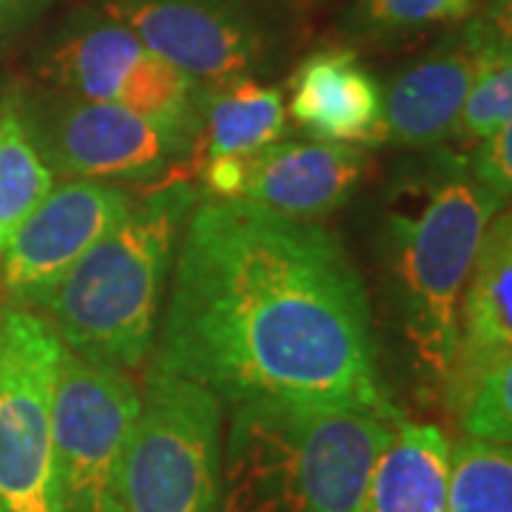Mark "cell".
<instances>
[{
	"label": "cell",
	"mask_w": 512,
	"mask_h": 512,
	"mask_svg": "<svg viewBox=\"0 0 512 512\" xmlns=\"http://www.w3.org/2000/svg\"><path fill=\"white\" fill-rule=\"evenodd\" d=\"M484 20L441 40L382 92L387 140L404 148H441L456 137L461 106L476 72Z\"/></svg>",
	"instance_id": "5bb4252c"
},
{
	"label": "cell",
	"mask_w": 512,
	"mask_h": 512,
	"mask_svg": "<svg viewBox=\"0 0 512 512\" xmlns=\"http://www.w3.org/2000/svg\"><path fill=\"white\" fill-rule=\"evenodd\" d=\"M185 177L163 180L35 302L66 348L140 367L157 345L165 282L197 205Z\"/></svg>",
	"instance_id": "277c9868"
},
{
	"label": "cell",
	"mask_w": 512,
	"mask_h": 512,
	"mask_svg": "<svg viewBox=\"0 0 512 512\" xmlns=\"http://www.w3.org/2000/svg\"><path fill=\"white\" fill-rule=\"evenodd\" d=\"M143 390L126 367L60 350L52 390V444L63 512H111L120 458Z\"/></svg>",
	"instance_id": "ba28073f"
},
{
	"label": "cell",
	"mask_w": 512,
	"mask_h": 512,
	"mask_svg": "<svg viewBox=\"0 0 512 512\" xmlns=\"http://www.w3.org/2000/svg\"><path fill=\"white\" fill-rule=\"evenodd\" d=\"M171 271L157 370L234 407H390L362 276L319 222L197 202Z\"/></svg>",
	"instance_id": "6da1fadb"
},
{
	"label": "cell",
	"mask_w": 512,
	"mask_h": 512,
	"mask_svg": "<svg viewBox=\"0 0 512 512\" xmlns=\"http://www.w3.org/2000/svg\"><path fill=\"white\" fill-rule=\"evenodd\" d=\"M60 350L43 313L0 308V512H63L52 444Z\"/></svg>",
	"instance_id": "8992f818"
},
{
	"label": "cell",
	"mask_w": 512,
	"mask_h": 512,
	"mask_svg": "<svg viewBox=\"0 0 512 512\" xmlns=\"http://www.w3.org/2000/svg\"><path fill=\"white\" fill-rule=\"evenodd\" d=\"M461 433L470 439L510 444L512 439V356L498 365L470 390L456 410Z\"/></svg>",
	"instance_id": "7402d4cb"
},
{
	"label": "cell",
	"mask_w": 512,
	"mask_h": 512,
	"mask_svg": "<svg viewBox=\"0 0 512 512\" xmlns=\"http://www.w3.org/2000/svg\"><path fill=\"white\" fill-rule=\"evenodd\" d=\"M478 183L467 154L433 148V157L404 168L384 214V262L393 319L416 379L444 393L456 348L458 299L487 225L501 211Z\"/></svg>",
	"instance_id": "7a4b0ae2"
},
{
	"label": "cell",
	"mask_w": 512,
	"mask_h": 512,
	"mask_svg": "<svg viewBox=\"0 0 512 512\" xmlns=\"http://www.w3.org/2000/svg\"><path fill=\"white\" fill-rule=\"evenodd\" d=\"M200 117L205 154L254 157L288 131L285 97L254 77H237L217 86H200Z\"/></svg>",
	"instance_id": "e0dca14e"
},
{
	"label": "cell",
	"mask_w": 512,
	"mask_h": 512,
	"mask_svg": "<svg viewBox=\"0 0 512 512\" xmlns=\"http://www.w3.org/2000/svg\"><path fill=\"white\" fill-rule=\"evenodd\" d=\"M512 356V222L495 214L458 299L456 348L441 399L456 413L498 362Z\"/></svg>",
	"instance_id": "7c38bea8"
},
{
	"label": "cell",
	"mask_w": 512,
	"mask_h": 512,
	"mask_svg": "<svg viewBox=\"0 0 512 512\" xmlns=\"http://www.w3.org/2000/svg\"><path fill=\"white\" fill-rule=\"evenodd\" d=\"M447 512H512V450L461 436L450 447Z\"/></svg>",
	"instance_id": "d6986e66"
},
{
	"label": "cell",
	"mask_w": 512,
	"mask_h": 512,
	"mask_svg": "<svg viewBox=\"0 0 512 512\" xmlns=\"http://www.w3.org/2000/svg\"><path fill=\"white\" fill-rule=\"evenodd\" d=\"M450 441L436 424L399 421L376 458L367 512H447Z\"/></svg>",
	"instance_id": "2e32d148"
},
{
	"label": "cell",
	"mask_w": 512,
	"mask_h": 512,
	"mask_svg": "<svg viewBox=\"0 0 512 512\" xmlns=\"http://www.w3.org/2000/svg\"><path fill=\"white\" fill-rule=\"evenodd\" d=\"M100 15L197 86L254 77L268 57L262 29L237 0H100Z\"/></svg>",
	"instance_id": "30bf717a"
},
{
	"label": "cell",
	"mask_w": 512,
	"mask_h": 512,
	"mask_svg": "<svg viewBox=\"0 0 512 512\" xmlns=\"http://www.w3.org/2000/svg\"><path fill=\"white\" fill-rule=\"evenodd\" d=\"M43 77L52 89L143 111L200 137V86L106 15L60 37L43 57Z\"/></svg>",
	"instance_id": "9c48e42d"
},
{
	"label": "cell",
	"mask_w": 512,
	"mask_h": 512,
	"mask_svg": "<svg viewBox=\"0 0 512 512\" xmlns=\"http://www.w3.org/2000/svg\"><path fill=\"white\" fill-rule=\"evenodd\" d=\"M123 188L100 180H66L15 231L0 259L3 288L32 308L80 256L131 211Z\"/></svg>",
	"instance_id": "8fae6325"
},
{
	"label": "cell",
	"mask_w": 512,
	"mask_h": 512,
	"mask_svg": "<svg viewBox=\"0 0 512 512\" xmlns=\"http://www.w3.org/2000/svg\"><path fill=\"white\" fill-rule=\"evenodd\" d=\"M473 3L476 0H359L353 20L370 35H396L464 20Z\"/></svg>",
	"instance_id": "44dd1931"
},
{
	"label": "cell",
	"mask_w": 512,
	"mask_h": 512,
	"mask_svg": "<svg viewBox=\"0 0 512 512\" xmlns=\"http://www.w3.org/2000/svg\"><path fill=\"white\" fill-rule=\"evenodd\" d=\"M504 126H512L510 35L484 20L476 72L461 106L456 137L464 143H478Z\"/></svg>",
	"instance_id": "ffe728a7"
},
{
	"label": "cell",
	"mask_w": 512,
	"mask_h": 512,
	"mask_svg": "<svg viewBox=\"0 0 512 512\" xmlns=\"http://www.w3.org/2000/svg\"><path fill=\"white\" fill-rule=\"evenodd\" d=\"M23 120L43 160L69 180L151 183L191 160L197 134L117 103L52 89L20 97Z\"/></svg>",
	"instance_id": "52a82bcc"
},
{
	"label": "cell",
	"mask_w": 512,
	"mask_h": 512,
	"mask_svg": "<svg viewBox=\"0 0 512 512\" xmlns=\"http://www.w3.org/2000/svg\"><path fill=\"white\" fill-rule=\"evenodd\" d=\"M43 0H0V37L18 32L35 18Z\"/></svg>",
	"instance_id": "d4e9b609"
},
{
	"label": "cell",
	"mask_w": 512,
	"mask_h": 512,
	"mask_svg": "<svg viewBox=\"0 0 512 512\" xmlns=\"http://www.w3.org/2000/svg\"><path fill=\"white\" fill-rule=\"evenodd\" d=\"M399 421L393 404H237L217 512H367L376 458Z\"/></svg>",
	"instance_id": "3957f363"
},
{
	"label": "cell",
	"mask_w": 512,
	"mask_h": 512,
	"mask_svg": "<svg viewBox=\"0 0 512 512\" xmlns=\"http://www.w3.org/2000/svg\"><path fill=\"white\" fill-rule=\"evenodd\" d=\"M473 154H467V163L478 177V183L487 185L498 200H510L512 191V126L498 128L495 134L473 143Z\"/></svg>",
	"instance_id": "603a6c76"
},
{
	"label": "cell",
	"mask_w": 512,
	"mask_h": 512,
	"mask_svg": "<svg viewBox=\"0 0 512 512\" xmlns=\"http://www.w3.org/2000/svg\"><path fill=\"white\" fill-rule=\"evenodd\" d=\"M55 188V171L23 120L20 97L0 100V259L26 217Z\"/></svg>",
	"instance_id": "ac0fdd59"
},
{
	"label": "cell",
	"mask_w": 512,
	"mask_h": 512,
	"mask_svg": "<svg viewBox=\"0 0 512 512\" xmlns=\"http://www.w3.org/2000/svg\"><path fill=\"white\" fill-rule=\"evenodd\" d=\"M370 157L362 146L328 140H288L251 157L242 197L279 217L313 222L342 208L362 183Z\"/></svg>",
	"instance_id": "4fadbf2b"
},
{
	"label": "cell",
	"mask_w": 512,
	"mask_h": 512,
	"mask_svg": "<svg viewBox=\"0 0 512 512\" xmlns=\"http://www.w3.org/2000/svg\"><path fill=\"white\" fill-rule=\"evenodd\" d=\"M285 109L313 140L376 146L387 140L382 86L350 49L313 52L291 77Z\"/></svg>",
	"instance_id": "9a60e30c"
},
{
	"label": "cell",
	"mask_w": 512,
	"mask_h": 512,
	"mask_svg": "<svg viewBox=\"0 0 512 512\" xmlns=\"http://www.w3.org/2000/svg\"><path fill=\"white\" fill-rule=\"evenodd\" d=\"M220 490L222 402L154 367L120 458L111 512H217Z\"/></svg>",
	"instance_id": "5b68a950"
},
{
	"label": "cell",
	"mask_w": 512,
	"mask_h": 512,
	"mask_svg": "<svg viewBox=\"0 0 512 512\" xmlns=\"http://www.w3.org/2000/svg\"><path fill=\"white\" fill-rule=\"evenodd\" d=\"M251 157L239 154H214L202 165V183L208 191V200H237L248 180Z\"/></svg>",
	"instance_id": "cb8c5ba5"
}]
</instances>
